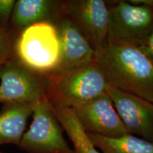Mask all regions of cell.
Returning a JSON list of instances; mask_svg holds the SVG:
<instances>
[{
    "label": "cell",
    "mask_w": 153,
    "mask_h": 153,
    "mask_svg": "<svg viewBox=\"0 0 153 153\" xmlns=\"http://www.w3.org/2000/svg\"><path fill=\"white\" fill-rule=\"evenodd\" d=\"M95 61L108 85L153 104V58L140 47L106 43Z\"/></svg>",
    "instance_id": "1"
},
{
    "label": "cell",
    "mask_w": 153,
    "mask_h": 153,
    "mask_svg": "<svg viewBox=\"0 0 153 153\" xmlns=\"http://www.w3.org/2000/svg\"><path fill=\"white\" fill-rule=\"evenodd\" d=\"M46 97L51 104L72 108L107 93L108 82L94 60L81 68L47 76Z\"/></svg>",
    "instance_id": "2"
},
{
    "label": "cell",
    "mask_w": 153,
    "mask_h": 153,
    "mask_svg": "<svg viewBox=\"0 0 153 153\" xmlns=\"http://www.w3.org/2000/svg\"><path fill=\"white\" fill-rule=\"evenodd\" d=\"M14 56L32 71L48 76L60 64L61 49L55 24L41 22L18 33L14 44Z\"/></svg>",
    "instance_id": "3"
},
{
    "label": "cell",
    "mask_w": 153,
    "mask_h": 153,
    "mask_svg": "<svg viewBox=\"0 0 153 153\" xmlns=\"http://www.w3.org/2000/svg\"><path fill=\"white\" fill-rule=\"evenodd\" d=\"M107 43L141 47L153 31V6L148 0L119 1L108 8Z\"/></svg>",
    "instance_id": "4"
},
{
    "label": "cell",
    "mask_w": 153,
    "mask_h": 153,
    "mask_svg": "<svg viewBox=\"0 0 153 153\" xmlns=\"http://www.w3.org/2000/svg\"><path fill=\"white\" fill-rule=\"evenodd\" d=\"M33 120L19 147L27 153H75L63 136V128L47 97L36 101Z\"/></svg>",
    "instance_id": "5"
},
{
    "label": "cell",
    "mask_w": 153,
    "mask_h": 153,
    "mask_svg": "<svg viewBox=\"0 0 153 153\" xmlns=\"http://www.w3.org/2000/svg\"><path fill=\"white\" fill-rule=\"evenodd\" d=\"M48 78L14 56L1 67L0 104H34L47 94Z\"/></svg>",
    "instance_id": "6"
},
{
    "label": "cell",
    "mask_w": 153,
    "mask_h": 153,
    "mask_svg": "<svg viewBox=\"0 0 153 153\" xmlns=\"http://www.w3.org/2000/svg\"><path fill=\"white\" fill-rule=\"evenodd\" d=\"M62 11L96 51L107 43L108 7L103 0L62 1Z\"/></svg>",
    "instance_id": "7"
},
{
    "label": "cell",
    "mask_w": 153,
    "mask_h": 153,
    "mask_svg": "<svg viewBox=\"0 0 153 153\" xmlns=\"http://www.w3.org/2000/svg\"><path fill=\"white\" fill-rule=\"evenodd\" d=\"M71 110L87 133L107 137H118L128 133L107 93Z\"/></svg>",
    "instance_id": "8"
},
{
    "label": "cell",
    "mask_w": 153,
    "mask_h": 153,
    "mask_svg": "<svg viewBox=\"0 0 153 153\" xmlns=\"http://www.w3.org/2000/svg\"><path fill=\"white\" fill-rule=\"evenodd\" d=\"M107 94L128 133L153 142V104L108 85Z\"/></svg>",
    "instance_id": "9"
},
{
    "label": "cell",
    "mask_w": 153,
    "mask_h": 153,
    "mask_svg": "<svg viewBox=\"0 0 153 153\" xmlns=\"http://www.w3.org/2000/svg\"><path fill=\"white\" fill-rule=\"evenodd\" d=\"M54 24L61 49L60 64L55 73L81 68L95 60V50L68 17L62 14Z\"/></svg>",
    "instance_id": "10"
},
{
    "label": "cell",
    "mask_w": 153,
    "mask_h": 153,
    "mask_svg": "<svg viewBox=\"0 0 153 153\" xmlns=\"http://www.w3.org/2000/svg\"><path fill=\"white\" fill-rule=\"evenodd\" d=\"M62 1L17 0L11 14L9 30L17 33L28 26L41 22L54 24L62 15Z\"/></svg>",
    "instance_id": "11"
},
{
    "label": "cell",
    "mask_w": 153,
    "mask_h": 153,
    "mask_svg": "<svg viewBox=\"0 0 153 153\" xmlns=\"http://www.w3.org/2000/svg\"><path fill=\"white\" fill-rule=\"evenodd\" d=\"M33 104H5L0 112V145H19Z\"/></svg>",
    "instance_id": "12"
},
{
    "label": "cell",
    "mask_w": 153,
    "mask_h": 153,
    "mask_svg": "<svg viewBox=\"0 0 153 153\" xmlns=\"http://www.w3.org/2000/svg\"><path fill=\"white\" fill-rule=\"evenodd\" d=\"M87 133L93 145L103 153H153V142L130 133L118 137Z\"/></svg>",
    "instance_id": "13"
},
{
    "label": "cell",
    "mask_w": 153,
    "mask_h": 153,
    "mask_svg": "<svg viewBox=\"0 0 153 153\" xmlns=\"http://www.w3.org/2000/svg\"><path fill=\"white\" fill-rule=\"evenodd\" d=\"M53 111L74 145L75 153H99L71 108L52 104Z\"/></svg>",
    "instance_id": "14"
},
{
    "label": "cell",
    "mask_w": 153,
    "mask_h": 153,
    "mask_svg": "<svg viewBox=\"0 0 153 153\" xmlns=\"http://www.w3.org/2000/svg\"><path fill=\"white\" fill-rule=\"evenodd\" d=\"M15 38L9 30L0 28V66L14 57Z\"/></svg>",
    "instance_id": "15"
},
{
    "label": "cell",
    "mask_w": 153,
    "mask_h": 153,
    "mask_svg": "<svg viewBox=\"0 0 153 153\" xmlns=\"http://www.w3.org/2000/svg\"><path fill=\"white\" fill-rule=\"evenodd\" d=\"M15 0H0V28L9 30Z\"/></svg>",
    "instance_id": "16"
},
{
    "label": "cell",
    "mask_w": 153,
    "mask_h": 153,
    "mask_svg": "<svg viewBox=\"0 0 153 153\" xmlns=\"http://www.w3.org/2000/svg\"><path fill=\"white\" fill-rule=\"evenodd\" d=\"M148 2L153 6V0H148ZM140 48L144 49L153 58V31L151 33L150 37L148 38V39L147 40L146 43L144 44V45H143Z\"/></svg>",
    "instance_id": "17"
},
{
    "label": "cell",
    "mask_w": 153,
    "mask_h": 153,
    "mask_svg": "<svg viewBox=\"0 0 153 153\" xmlns=\"http://www.w3.org/2000/svg\"><path fill=\"white\" fill-rule=\"evenodd\" d=\"M0 153H5V152H1V151H0Z\"/></svg>",
    "instance_id": "18"
},
{
    "label": "cell",
    "mask_w": 153,
    "mask_h": 153,
    "mask_svg": "<svg viewBox=\"0 0 153 153\" xmlns=\"http://www.w3.org/2000/svg\"><path fill=\"white\" fill-rule=\"evenodd\" d=\"M1 66H0V70H1Z\"/></svg>",
    "instance_id": "19"
}]
</instances>
